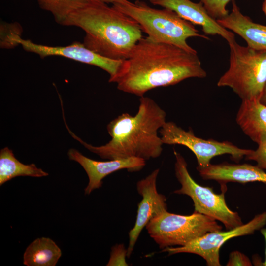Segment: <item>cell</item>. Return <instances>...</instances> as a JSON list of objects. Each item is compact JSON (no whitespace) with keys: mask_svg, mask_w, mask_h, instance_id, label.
I'll list each match as a JSON object with an SVG mask.
<instances>
[{"mask_svg":"<svg viewBox=\"0 0 266 266\" xmlns=\"http://www.w3.org/2000/svg\"><path fill=\"white\" fill-rule=\"evenodd\" d=\"M85 1H98L106 3H112L114 4H127L130 3L131 1L128 0H84Z\"/></svg>","mask_w":266,"mask_h":266,"instance_id":"24","label":"cell"},{"mask_svg":"<svg viewBox=\"0 0 266 266\" xmlns=\"http://www.w3.org/2000/svg\"><path fill=\"white\" fill-rule=\"evenodd\" d=\"M64 26L82 29L85 47L114 60L127 58L143 37L140 26L133 18L98 1H85L68 16Z\"/></svg>","mask_w":266,"mask_h":266,"instance_id":"3","label":"cell"},{"mask_svg":"<svg viewBox=\"0 0 266 266\" xmlns=\"http://www.w3.org/2000/svg\"><path fill=\"white\" fill-rule=\"evenodd\" d=\"M262 10L266 16V0H264L262 5Z\"/></svg>","mask_w":266,"mask_h":266,"instance_id":"27","label":"cell"},{"mask_svg":"<svg viewBox=\"0 0 266 266\" xmlns=\"http://www.w3.org/2000/svg\"><path fill=\"white\" fill-rule=\"evenodd\" d=\"M252 265V263L248 257L238 251H233L230 253L229 260L226 264L227 266H251Z\"/></svg>","mask_w":266,"mask_h":266,"instance_id":"23","label":"cell"},{"mask_svg":"<svg viewBox=\"0 0 266 266\" xmlns=\"http://www.w3.org/2000/svg\"><path fill=\"white\" fill-rule=\"evenodd\" d=\"M174 155L175 174L181 185V187L174 193L190 197L194 203V211L221 222L227 230L243 224L238 213L232 211L227 206L225 192L216 194L212 188L198 184L190 175L187 162L182 155L175 150Z\"/></svg>","mask_w":266,"mask_h":266,"instance_id":"7","label":"cell"},{"mask_svg":"<svg viewBox=\"0 0 266 266\" xmlns=\"http://www.w3.org/2000/svg\"><path fill=\"white\" fill-rule=\"evenodd\" d=\"M145 227L162 250L184 246L207 233L222 229L215 219L195 211L182 215L166 211L151 219Z\"/></svg>","mask_w":266,"mask_h":266,"instance_id":"6","label":"cell"},{"mask_svg":"<svg viewBox=\"0 0 266 266\" xmlns=\"http://www.w3.org/2000/svg\"><path fill=\"white\" fill-rule=\"evenodd\" d=\"M10 39L13 45H21L25 50L37 54L41 58L51 56L64 57L96 66L107 72L110 77L115 74L122 61L101 56L78 42L66 46H51L23 39L17 34H13Z\"/></svg>","mask_w":266,"mask_h":266,"instance_id":"10","label":"cell"},{"mask_svg":"<svg viewBox=\"0 0 266 266\" xmlns=\"http://www.w3.org/2000/svg\"><path fill=\"white\" fill-rule=\"evenodd\" d=\"M48 173L38 168L34 164L26 165L15 157L12 151L8 147L0 151V185L18 176L42 177Z\"/></svg>","mask_w":266,"mask_h":266,"instance_id":"18","label":"cell"},{"mask_svg":"<svg viewBox=\"0 0 266 266\" xmlns=\"http://www.w3.org/2000/svg\"><path fill=\"white\" fill-rule=\"evenodd\" d=\"M112 6L135 20L147 37L154 41L172 44L187 51L197 53L187 43V39L199 37L209 39L207 36L200 34L193 24L169 9H156L139 0Z\"/></svg>","mask_w":266,"mask_h":266,"instance_id":"4","label":"cell"},{"mask_svg":"<svg viewBox=\"0 0 266 266\" xmlns=\"http://www.w3.org/2000/svg\"><path fill=\"white\" fill-rule=\"evenodd\" d=\"M40 7L50 12L55 21L64 25L68 16L80 6L84 0H37Z\"/></svg>","mask_w":266,"mask_h":266,"instance_id":"19","label":"cell"},{"mask_svg":"<svg viewBox=\"0 0 266 266\" xmlns=\"http://www.w3.org/2000/svg\"><path fill=\"white\" fill-rule=\"evenodd\" d=\"M231 0H201L208 14L214 19L217 20L226 17L229 11L226 7Z\"/></svg>","mask_w":266,"mask_h":266,"instance_id":"20","label":"cell"},{"mask_svg":"<svg viewBox=\"0 0 266 266\" xmlns=\"http://www.w3.org/2000/svg\"><path fill=\"white\" fill-rule=\"evenodd\" d=\"M230 66L217 86L229 87L242 100H260L266 83V51L229 43Z\"/></svg>","mask_w":266,"mask_h":266,"instance_id":"5","label":"cell"},{"mask_svg":"<svg viewBox=\"0 0 266 266\" xmlns=\"http://www.w3.org/2000/svg\"><path fill=\"white\" fill-rule=\"evenodd\" d=\"M266 224V212L254 217L246 224L226 231H215L207 233L186 245L177 247H170L162 250L171 255L177 253L195 254L202 257L207 266H220L219 251L221 246L233 237L252 234Z\"/></svg>","mask_w":266,"mask_h":266,"instance_id":"9","label":"cell"},{"mask_svg":"<svg viewBox=\"0 0 266 266\" xmlns=\"http://www.w3.org/2000/svg\"><path fill=\"white\" fill-rule=\"evenodd\" d=\"M198 171L203 179L215 180L223 187L229 182H261L266 184V173L263 169L248 164H211Z\"/></svg>","mask_w":266,"mask_h":266,"instance_id":"14","label":"cell"},{"mask_svg":"<svg viewBox=\"0 0 266 266\" xmlns=\"http://www.w3.org/2000/svg\"><path fill=\"white\" fill-rule=\"evenodd\" d=\"M61 256V250L53 240L42 237L27 247L23 264L27 266H55Z\"/></svg>","mask_w":266,"mask_h":266,"instance_id":"17","label":"cell"},{"mask_svg":"<svg viewBox=\"0 0 266 266\" xmlns=\"http://www.w3.org/2000/svg\"><path fill=\"white\" fill-rule=\"evenodd\" d=\"M68 156L70 160L79 163L88 175L89 182L84 189L85 195H89L100 188L103 179L115 171L122 169H127L129 172L138 171L146 165L145 160L137 158L96 161L84 156L75 149H69Z\"/></svg>","mask_w":266,"mask_h":266,"instance_id":"12","label":"cell"},{"mask_svg":"<svg viewBox=\"0 0 266 266\" xmlns=\"http://www.w3.org/2000/svg\"><path fill=\"white\" fill-rule=\"evenodd\" d=\"M155 5L169 9L180 17L194 25L202 27L206 35H219L228 42V44L235 41L234 34L221 26L208 13L202 3L194 2L190 0H149Z\"/></svg>","mask_w":266,"mask_h":266,"instance_id":"13","label":"cell"},{"mask_svg":"<svg viewBox=\"0 0 266 266\" xmlns=\"http://www.w3.org/2000/svg\"><path fill=\"white\" fill-rule=\"evenodd\" d=\"M166 122V113L152 99L140 97L138 109L134 116L123 113L107 126L111 139L95 146L76 135L65 125L69 133L86 148L107 160L137 158L145 161L160 157L163 151L160 129Z\"/></svg>","mask_w":266,"mask_h":266,"instance_id":"2","label":"cell"},{"mask_svg":"<svg viewBox=\"0 0 266 266\" xmlns=\"http://www.w3.org/2000/svg\"><path fill=\"white\" fill-rule=\"evenodd\" d=\"M159 169L154 170L149 175L136 183L138 193L142 197L138 204L135 222L129 233V245L127 256L132 254L139 236L148 222L153 218L167 211L166 197L157 189V179Z\"/></svg>","mask_w":266,"mask_h":266,"instance_id":"11","label":"cell"},{"mask_svg":"<svg viewBox=\"0 0 266 266\" xmlns=\"http://www.w3.org/2000/svg\"><path fill=\"white\" fill-rule=\"evenodd\" d=\"M127 249L126 250L123 245L119 244L112 248L110 258L106 266H128L125 261Z\"/></svg>","mask_w":266,"mask_h":266,"instance_id":"21","label":"cell"},{"mask_svg":"<svg viewBox=\"0 0 266 266\" xmlns=\"http://www.w3.org/2000/svg\"><path fill=\"white\" fill-rule=\"evenodd\" d=\"M216 21L223 27L240 36L245 40L247 46L266 51V26L255 23L242 14L234 0L232 1L231 13Z\"/></svg>","mask_w":266,"mask_h":266,"instance_id":"15","label":"cell"},{"mask_svg":"<svg viewBox=\"0 0 266 266\" xmlns=\"http://www.w3.org/2000/svg\"><path fill=\"white\" fill-rule=\"evenodd\" d=\"M245 158L246 160L256 162L257 166L263 169H266V141L259 145L256 150H252Z\"/></svg>","mask_w":266,"mask_h":266,"instance_id":"22","label":"cell"},{"mask_svg":"<svg viewBox=\"0 0 266 266\" xmlns=\"http://www.w3.org/2000/svg\"><path fill=\"white\" fill-rule=\"evenodd\" d=\"M236 121L243 133L258 145L266 141V106L260 100H242Z\"/></svg>","mask_w":266,"mask_h":266,"instance_id":"16","label":"cell"},{"mask_svg":"<svg viewBox=\"0 0 266 266\" xmlns=\"http://www.w3.org/2000/svg\"><path fill=\"white\" fill-rule=\"evenodd\" d=\"M159 133L164 144L183 145L191 150L197 158L198 171L209 166L217 156L229 154L238 162L253 150L240 148L228 141L203 139L196 136L192 129L186 131L172 121H166Z\"/></svg>","mask_w":266,"mask_h":266,"instance_id":"8","label":"cell"},{"mask_svg":"<svg viewBox=\"0 0 266 266\" xmlns=\"http://www.w3.org/2000/svg\"><path fill=\"white\" fill-rule=\"evenodd\" d=\"M206 75L197 53L146 36L138 41L108 81L121 91L141 97L154 88Z\"/></svg>","mask_w":266,"mask_h":266,"instance_id":"1","label":"cell"},{"mask_svg":"<svg viewBox=\"0 0 266 266\" xmlns=\"http://www.w3.org/2000/svg\"><path fill=\"white\" fill-rule=\"evenodd\" d=\"M260 101L266 106V83L265 84L262 95L260 100Z\"/></svg>","mask_w":266,"mask_h":266,"instance_id":"25","label":"cell"},{"mask_svg":"<svg viewBox=\"0 0 266 266\" xmlns=\"http://www.w3.org/2000/svg\"><path fill=\"white\" fill-rule=\"evenodd\" d=\"M260 232L262 235L264 236L266 243V249H265V261L263 263V266H266V228H261Z\"/></svg>","mask_w":266,"mask_h":266,"instance_id":"26","label":"cell"}]
</instances>
